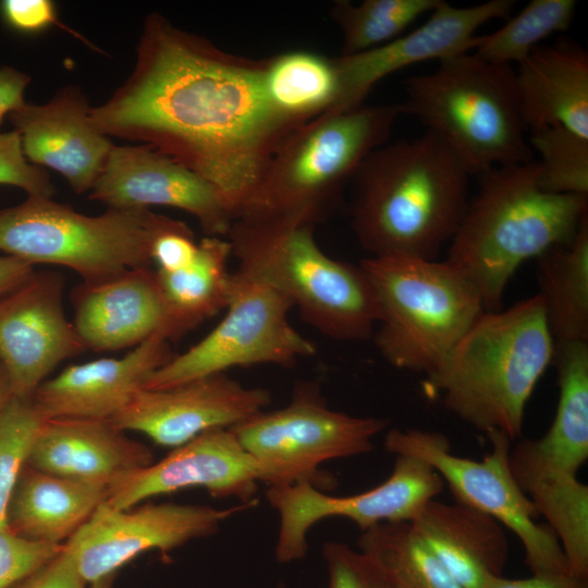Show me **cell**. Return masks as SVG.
<instances>
[{
    "label": "cell",
    "mask_w": 588,
    "mask_h": 588,
    "mask_svg": "<svg viewBox=\"0 0 588 588\" xmlns=\"http://www.w3.org/2000/svg\"><path fill=\"white\" fill-rule=\"evenodd\" d=\"M135 66L89 119L107 137L147 145L209 182L235 218L296 127L270 106L262 59L229 53L150 13Z\"/></svg>",
    "instance_id": "obj_1"
},
{
    "label": "cell",
    "mask_w": 588,
    "mask_h": 588,
    "mask_svg": "<svg viewBox=\"0 0 588 588\" xmlns=\"http://www.w3.org/2000/svg\"><path fill=\"white\" fill-rule=\"evenodd\" d=\"M469 172L426 131L371 151L351 182V228L370 256L437 259L468 205Z\"/></svg>",
    "instance_id": "obj_2"
},
{
    "label": "cell",
    "mask_w": 588,
    "mask_h": 588,
    "mask_svg": "<svg viewBox=\"0 0 588 588\" xmlns=\"http://www.w3.org/2000/svg\"><path fill=\"white\" fill-rule=\"evenodd\" d=\"M478 179L446 261L471 282L485 310H498L523 262L572 238L588 216V196L546 192L534 159L493 168Z\"/></svg>",
    "instance_id": "obj_3"
},
{
    "label": "cell",
    "mask_w": 588,
    "mask_h": 588,
    "mask_svg": "<svg viewBox=\"0 0 588 588\" xmlns=\"http://www.w3.org/2000/svg\"><path fill=\"white\" fill-rule=\"evenodd\" d=\"M553 357L554 341L537 293L506 309L485 310L427 379V391L476 430L514 441L522 436L527 402Z\"/></svg>",
    "instance_id": "obj_4"
},
{
    "label": "cell",
    "mask_w": 588,
    "mask_h": 588,
    "mask_svg": "<svg viewBox=\"0 0 588 588\" xmlns=\"http://www.w3.org/2000/svg\"><path fill=\"white\" fill-rule=\"evenodd\" d=\"M314 229L285 219L244 216L233 221L226 236L238 269L279 291L314 329L334 340L370 339L378 308L365 271L327 255Z\"/></svg>",
    "instance_id": "obj_5"
},
{
    "label": "cell",
    "mask_w": 588,
    "mask_h": 588,
    "mask_svg": "<svg viewBox=\"0 0 588 588\" xmlns=\"http://www.w3.org/2000/svg\"><path fill=\"white\" fill-rule=\"evenodd\" d=\"M399 105L446 143L470 175L534 159L513 65L469 52L446 58L407 78Z\"/></svg>",
    "instance_id": "obj_6"
},
{
    "label": "cell",
    "mask_w": 588,
    "mask_h": 588,
    "mask_svg": "<svg viewBox=\"0 0 588 588\" xmlns=\"http://www.w3.org/2000/svg\"><path fill=\"white\" fill-rule=\"evenodd\" d=\"M401 114L399 103L362 105L326 111L296 127L274 151L236 218H278L314 226L326 220L365 158L387 143Z\"/></svg>",
    "instance_id": "obj_7"
},
{
    "label": "cell",
    "mask_w": 588,
    "mask_h": 588,
    "mask_svg": "<svg viewBox=\"0 0 588 588\" xmlns=\"http://www.w3.org/2000/svg\"><path fill=\"white\" fill-rule=\"evenodd\" d=\"M359 265L376 297L378 352L395 368L431 378L485 311L477 290L446 260L369 256Z\"/></svg>",
    "instance_id": "obj_8"
},
{
    "label": "cell",
    "mask_w": 588,
    "mask_h": 588,
    "mask_svg": "<svg viewBox=\"0 0 588 588\" xmlns=\"http://www.w3.org/2000/svg\"><path fill=\"white\" fill-rule=\"evenodd\" d=\"M181 222L147 208L86 216L51 198L27 196L0 209V250L33 266H63L83 282H96L150 267L154 241Z\"/></svg>",
    "instance_id": "obj_9"
},
{
    "label": "cell",
    "mask_w": 588,
    "mask_h": 588,
    "mask_svg": "<svg viewBox=\"0 0 588 588\" xmlns=\"http://www.w3.org/2000/svg\"><path fill=\"white\" fill-rule=\"evenodd\" d=\"M388 420L330 408L319 388L302 382L291 401L230 428L260 465L268 487L307 482L322 490L333 480L319 473L328 461L369 453Z\"/></svg>",
    "instance_id": "obj_10"
},
{
    "label": "cell",
    "mask_w": 588,
    "mask_h": 588,
    "mask_svg": "<svg viewBox=\"0 0 588 588\" xmlns=\"http://www.w3.org/2000/svg\"><path fill=\"white\" fill-rule=\"evenodd\" d=\"M486 437L491 451L480 461L453 454L450 440L439 431L393 428L384 437V446L395 455H412L428 463L448 485L455 502L493 517L514 532L532 574H571L555 535L549 526L536 522V507L512 475V441L500 432Z\"/></svg>",
    "instance_id": "obj_11"
},
{
    "label": "cell",
    "mask_w": 588,
    "mask_h": 588,
    "mask_svg": "<svg viewBox=\"0 0 588 588\" xmlns=\"http://www.w3.org/2000/svg\"><path fill=\"white\" fill-rule=\"evenodd\" d=\"M290 301L250 273L236 269L223 319L198 343L157 369L144 389H163L193 379L259 364L292 366L315 354L313 342L289 320Z\"/></svg>",
    "instance_id": "obj_12"
},
{
    "label": "cell",
    "mask_w": 588,
    "mask_h": 588,
    "mask_svg": "<svg viewBox=\"0 0 588 588\" xmlns=\"http://www.w3.org/2000/svg\"><path fill=\"white\" fill-rule=\"evenodd\" d=\"M444 485L428 463L397 454L390 476L362 493L333 497L307 482L268 487L266 498L280 516L275 560L290 563L303 559L309 529L328 517L347 518L362 531L381 523L412 522Z\"/></svg>",
    "instance_id": "obj_13"
},
{
    "label": "cell",
    "mask_w": 588,
    "mask_h": 588,
    "mask_svg": "<svg viewBox=\"0 0 588 588\" xmlns=\"http://www.w3.org/2000/svg\"><path fill=\"white\" fill-rule=\"evenodd\" d=\"M244 506L160 503L112 510L103 504L63 544L86 583L115 574L143 552L170 551L215 535Z\"/></svg>",
    "instance_id": "obj_14"
},
{
    "label": "cell",
    "mask_w": 588,
    "mask_h": 588,
    "mask_svg": "<svg viewBox=\"0 0 588 588\" xmlns=\"http://www.w3.org/2000/svg\"><path fill=\"white\" fill-rule=\"evenodd\" d=\"M63 277L34 271L0 298V364L15 397L32 399L63 360L86 348L62 304Z\"/></svg>",
    "instance_id": "obj_15"
},
{
    "label": "cell",
    "mask_w": 588,
    "mask_h": 588,
    "mask_svg": "<svg viewBox=\"0 0 588 588\" xmlns=\"http://www.w3.org/2000/svg\"><path fill=\"white\" fill-rule=\"evenodd\" d=\"M270 402L268 390L217 373L169 388L142 389L110 421L124 432H142L158 445L175 449L205 431L232 428Z\"/></svg>",
    "instance_id": "obj_16"
},
{
    "label": "cell",
    "mask_w": 588,
    "mask_h": 588,
    "mask_svg": "<svg viewBox=\"0 0 588 588\" xmlns=\"http://www.w3.org/2000/svg\"><path fill=\"white\" fill-rule=\"evenodd\" d=\"M261 478L260 465L231 429L218 428L173 449L159 462L113 480L103 504L127 510L151 497L203 488L215 498H235L248 506Z\"/></svg>",
    "instance_id": "obj_17"
},
{
    "label": "cell",
    "mask_w": 588,
    "mask_h": 588,
    "mask_svg": "<svg viewBox=\"0 0 588 588\" xmlns=\"http://www.w3.org/2000/svg\"><path fill=\"white\" fill-rule=\"evenodd\" d=\"M514 3L490 0L458 8L441 1L428 20L408 34L365 52L334 58L339 94L330 110L345 111L364 105L372 87L399 70L474 50L481 38L476 30L489 21L507 20Z\"/></svg>",
    "instance_id": "obj_18"
},
{
    "label": "cell",
    "mask_w": 588,
    "mask_h": 588,
    "mask_svg": "<svg viewBox=\"0 0 588 588\" xmlns=\"http://www.w3.org/2000/svg\"><path fill=\"white\" fill-rule=\"evenodd\" d=\"M109 208L168 206L184 210L207 236L228 235L234 216L205 179L147 145L114 146L89 193Z\"/></svg>",
    "instance_id": "obj_19"
},
{
    "label": "cell",
    "mask_w": 588,
    "mask_h": 588,
    "mask_svg": "<svg viewBox=\"0 0 588 588\" xmlns=\"http://www.w3.org/2000/svg\"><path fill=\"white\" fill-rule=\"evenodd\" d=\"M71 299L72 323L86 350L133 348L155 335L173 340L169 310L150 267L96 282L82 281Z\"/></svg>",
    "instance_id": "obj_20"
},
{
    "label": "cell",
    "mask_w": 588,
    "mask_h": 588,
    "mask_svg": "<svg viewBox=\"0 0 588 588\" xmlns=\"http://www.w3.org/2000/svg\"><path fill=\"white\" fill-rule=\"evenodd\" d=\"M89 109L83 91L66 86L46 103L25 102L9 114L27 160L59 172L77 194L90 192L113 147Z\"/></svg>",
    "instance_id": "obj_21"
},
{
    "label": "cell",
    "mask_w": 588,
    "mask_h": 588,
    "mask_svg": "<svg viewBox=\"0 0 588 588\" xmlns=\"http://www.w3.org/2000/svg\"><path fill=\"white\" fill-rule=\"evenodd\" d=\"M173 356L169 341L155 335L122 357L99 358L64 368L45 380L32 401L45 419L111 420Z\"/></svg>",
    "instance_id": "obj_22"
},
{
    "label": "cell",
    "mask_w": 588,
    "mask_h": 588,
    "mask_svg": "<svg viewBox=\"0 0 588 588\" xmlns=\"http://www.w3.org/2000/svg\"><path fill=\"white\" fill-rule=\"evenodd\" d=\"M559 385L555 415L539 439H524L510 450L512 475L523 490L550 475L577 476L588 458V343L554 347Z\"/></svg>",
    "instance_id": "obj_23"
},
{
    "label": "cell",
    "mask_w": 588,
    "mask_h": 588,
    "mask_svg": "<svg viewBox=\"0 0 588 588\" xmlns=\"http://www.w3.org/2000/svg\"><path fill=\"white\" fill-rule=\"evenodd\" d=\"M152 463V451L110 420L84 418L46 419L27 460L48 474L106 485Z\"/></svg>",
    "instance_id": "obj_24"
},
{
    "label": "cell",
    "mask_w": 588,
    "mask_h": 588,
    "mask_svg": "<svg viewBox=\"0 0 588 588\" xmlns=\"http://www.w3.org/2000/svg\"><path fill=\"white\" fill-rule=\"evenodd\" d=\"M409 523L462 588H485L491 578L503 575L509 541L493 517L434 499Z\"/></svg>",
    "instance_id": "obj_25"
},
{
    "label": "cell",
    "mask_w": 588,
    "mask_h": 588,
    "mask_svg": "<svg viewBox=\"0 0 588 588\" xmlns=\"http://www.w3.org/2000/svg\"><path fill=\"white\" fill-rule=\"evenodd\" d=\"M527 130L564 126L588 138V54L578 44L539 45L515 70Z\"/></svg>",
    "instance_id": "obj_26"
},
{
    "label": "cell",
    "mask_w": 588,
    "mask_h": 588,
    "mask_svg": "<svg viewBox=\"0 0 588 588\" xmlns=\"http://www.w3.org/2000/svg\"><path fill=\"white\" fill-rule=\"evenodd\" d=\"M108 485L73 480L25 465L12 492L8 528L28 540L66 541L105 502Z\"/></svg>",
    "instance_id": "obj_27"
},
{
    "label": "cell",
    "mask_w": 588,
    "mask_h": 588,
    "mask_svg": "<svg viewBox=\"0 0 588 588\" xmlns=\"http://www.w3.org/2000/svg\"><path fill=\"white\" fill-rule=\"evenodd\" d=\"M537 280L554 346L588 343V216L572 238L537 257Z\"/></svg>",
    "instance_id": "obj_28"
},
{
    "label": "cell",
    "mask_w": 588,
    "mask_h": 588,
    "mask_svg": "<svg viewBox=\"0 0 588 588\" xmlns=\"http://www.w3.org/2000/svg\"><path fill=\"white\" fill-rule=\"evenodd\" d=\"M232 256L228 238L206 236L198 242L193 260L171 272L156 270L172 329L177 339L204 320L225 309L231 284Z\"/></svg>",
    "instance_id": "obj_29"
},
{
    "label": "cell",
    "mask_w": 588,
    "mask_h": 588,
    "mask_svg": "<svg viewBox=\"0 0 588 588\" xmlns=\"http://www.w3.org/2000/svg\"><path fill=\"white\" fill-rule=\"evenodd\" d=\"M261 82L272 109L294 127L332 109L339 94L334 58L308 50L262 59Z\"/></svg>",
    "instance_id": "obj_30"
},
{
    "label": "cell",
    "mask_w": 588,
    "mask_h": 588,
    "mask_svg": "<svg viewBox=\"0 0 588 588\" xmlns=\"http://www.w3.org/2000/svg\"><path fill=\"white\" fill-rule=\"evenodd\" d=\"M358 546L392 588H462L409 522L381 523L362 531Z\"/></svg>",
    "instance_id": "obj_31"
},
{
    "label": "cell",
    "mask_w": 588,
    "mask_h": 588,
    "mask_svg": "<svg viewBox=\"0 0 588 588\" xmlns=\"http://www.w3.org/2000/svg\"><path fill=\"white\" fill-rule=\"evenodd\" d=\"M524 493L555 535L571 574L588 578V486L577 476L550 475L529 483Z\"/></svg>",
    "instance_id": "obj_32"
},
{
    "label": "cell",
    "mask_w": 588,
    "mask_h": 588,
    "mask_svg": "<svg viewBox=\"0 0 588 588\" xmlns=\"http://www.w3.org/2000/svg\"><path fill=\"white\" fill-rule=\"evenodd\" d=\"M442 0H350L333 2L329 16L342 35L340 56H352L397 38L417 19Z\"/></svg>",
    "instance_id": "obj_33"
},
{
    "label": "cell",
    "mask_w": 588,
    "mask_h": 588,
    "mask_svg": "<svg viewBox=\"0 0 588 588\" xmlns=\"http://www.w3.org/2000/svg\"><path fill=\"white\" fill-rule=\"evenodd\" d=\"M576 8L575 0H531L498 30L482 35L473 53L493 63L518 64L544 38L568 29Z\"/></svg>",
    "instance_id": "obj_34"
},
{
    "label": "cell",
    "mask_w": 588,
    "mask_h": 588,
    "mask_svg": "<svg viewBox=\"0 0 588 588\" xmlns=\"http://www.w3.org/2000/svg\"><path fill=\"white\" fill-rule=\"evenodd\" d=\"M528 144L539 155V182L549 193L588 196V138L564 126L530 131Z\"/></svg>",
    "instance_id": "obj_35"
},
{
    "label": "cell",
    "mask_w": 588,
    "mask_h": 588,
    "mask_svg": "<svg viewBox=\"0 0 588 588\" xmlns=\"http://www.w3.org/2000/svg\"><path fill=\"white\" fill-rule=\"evenodd\" d=\"M45 420L32 399L14 397L0 413V527H8L12 492Z\"/></svg>",
    "instance_id": "obj_36"
},
{
    "label": "cell",
    "mask_w": 588,
    "mask_h": 588,
    "mask_svg": "<svg viewBox=\"0 0 588 588\" xmlns=\"http://www.w3.org/2000/svg\"><path fill=\"white\" fill-rule=\"evenodd\" d=\"M329 588H392L377 564L345 543L329 541L322 549Z\"/></svg>",
    "instance_id": "obj_37"
},
{
    "label": "cell",
    "mask_w": 588,
    "mask_h": 588,
    "mask_svg": "<svg viewBox=\"0 0 588 588\" xmlns=\"http://www.w3.org/2000/svg\"><path fill=\"white\" fill-rule=\"evenodd\" d=\"M63 544L28 540L8 527H0V588H9L54 558Z\"/></svg>",
    "instance_id": "obj_38"
},
{
    "label": "cell",
    "mask_w": 588,
    "mask_h": 588,
    "mask_svg": "<svg viewBox=\"0 0 588 588\" xmlns=\"http://www.w3.org/2000/svg\"><path fill=\"white\" fill-rule=\"evenodd\" d=\"M0 184L24 189L27 196L51 198L54 187L48 173L28 162L19 133H0Z\"/></svg>",
    "instance_id": "obj_39"
},
{
    "label": "cell",
    "mask_w": 588,
    "mask_h": 588,
    "mask_svg": "<svg viewBox=\"0 0 588 588\" xmlns=\"http://www.w3.org/2000/svg\"><path fill=\"white\" fill-rule=\"evenodd\" d=\"M0 15L5 25L22 34H37L58 26L90 45L59 20L57 7L50 0H3Z\"/></svg>",
    "instance_id": "obj_40"
},
{
    "label": "cell",
    "mask_w": 588,
    "mask_h": 588,
    "mask_svg": "<svg viewBox=\"0 0 588 588\" xmlns=\"http://www.w3.org/2000/svg\"><path fill=\"white\" fill-rule=\"evenodd\" d=\"M198 242L184 223L163 232L152 243L151 262L158 271L171 272L188 265L196 255Z\"/></svg>",
    "instance_id": "obj_41"
},
{
    "label": "cell",
    "mask_w": 588,
    "mask_h": 588,
    "mask_svg": "<svg viewBox=\"0 0 588 588\" xmlns=\"http://www.w3.org/2000/svg\"><path fill=\"white\" fill-rule=\"evenodd\" d=\"M71 555L62 550L50 561L9 588H86Z\"/></svg>",
    "instance_id": "obj_42"
},
{
    "label": "cell",
    "mask_w": 588,
    "mask_h": 588,
    "mask_svg": "<svg viewBox=\"0 0 588 588\" xmlns=\"http://www.w3.org/2000/svg\"><path fill=\"white\" fill-rule=\"evenodd\" d=\"M485 588H588V578L573 574H532L529 578H491Z\"/></svg>",
    "instance_id": "obj_43"
},
{
    "label": "cell",
    "mask_w": 588,
    "mask_h": 588,
    "mask_svg": "<svg viewBox=\"0 0 588 588\" xmlns=\"http://www.w3.org/2000/svg\"><path fill=\"white\" fill-rule=\"evenodd\" d=\"M30 76L11 66H0V123L5 115L21 108Z\"/></svg>",
    "instance_id": "obj_44"
},
{
    "label": "cell",
    "mask_w": 588,
    "mask_h": 588,
    "mask_svg": "<svg viewBox=\"0 0 588 588\" xmlns=\"http://www.w3.org/2000/svg\"><path fill=\"white\" fill-rule=\"evenodd\" d=\"M34 266L13 256H0V295H3L30 277Z\"/></svg>",
    "instance_id": "obj_45"
},
{
    "label": "cell",
    "mask_w": 588,
    "mask_h": 588,
    "mask_svg": "<svg viewBox=\"0 0 588 588\" xmlns=\"http://www.w3.org/2000/svg\"><path fill=\"white\" fill-rule=\"evenodd\" d=\"M15 397L10 379L0 364V413L8 406V404Z\"/></svg>",
    "instance_id": "obj_46"
},
{
    "label": "cell",
    "mask_w": 588,
    "mask_h": 588,
    "mask_svg": "<svg viewBox=\"0 0 588 588\" xmlns=\"http://www.w3.org/2000/svg\"><path fill=\"white\" fill-rule=\"evenodd\" d=\"M115 577L117 573L97 579L90 583V588H112Z\"/></svg>",
    "instance_id": "obj_47"
},
{
    "label": "cell",
    "mask_w": 588,
    "mask_h": 588,
    "mask_svg": "<svg viewBox=\"0 0 588 588\" xmlns=\"http://www.w3.org/2000/svg\"><path fill=\"white\" fill-rule=\"evenodd\" d=\"M273 588H286V586H285L284 583H279V584L275 585Z\"/></svg>",
    "instance_id": "obj_48"
}]
</instances>
